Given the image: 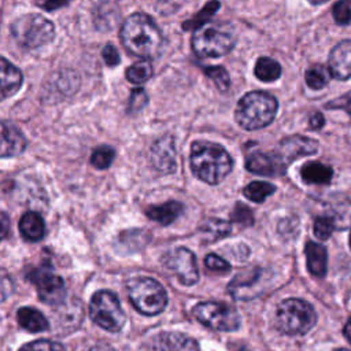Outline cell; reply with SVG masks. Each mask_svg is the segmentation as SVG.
I'll return each mask as SVG.
<instances>
[{
    "label": "cell",
    "mask_w": 351,
    "mask_h": 351,
    "mask_svg": "<svg viewBox=\"0 0 351 351\" xmlns=\"http://www.w3.org/2000/svg\"><path fill=\"white\" fill-rule=\"evenodd\" d=\"M287 162L278 152H254L245 160L248 171L261 176H282L287 170Z\"/></svg>",
    "instance_id": "cell-13"
},
{
    "label": "cell",
    "mask_w": 351,
    "mask_h": 351,
    "mask_svg": "<svg viewBox=\"0 0 351 351\" xmlns=\"http://www.w3.org/2000/svg\"><path fill=\"white\" fill-rule=\"evenodd\" d=\"M10 32L12 38L23 49H36L52 41L55 37V26L47 18L38 14H26L16 18Z\"/></svg>",
    "instance_id": "cell-5"
},
{
    "label": "cell",
    "mask_w": 351,
    "mask_h": 351,
    "mask_svg": "<svg viewBox=\"0 0 351 351\" xmlns=\"http://www.w3.org/2000/svg\"><path fill=\"white\" fill-rule=\"evenodd\" d=\"M155 351H199L195 339L180 332H160L152 339Z\"/></svg>",
    "instance_id": "cell-15"
},
{
    "label": "cell",
    "mask_w": 351,
    "mask_h": 351,
    "mask_svg": "<svg viewBox=\"0 0 351 351\" xmlns=\"http://www.w3.org/2000/svg\"><path fill=\"white\" fill-rule=\"evenodd\" d=\"M115 156V151L108 145L97 147L90 155V165L99 170H104L110 167Z\"/></svg>",
    "instance_id": "cell-32"
},
{
    "label": "cell",
    "mask_w": 351,
    "mask_h": 351,
    "mask_svg": "<svg viewBox=\"0 0 351 351\" xmlns=\"http://www.w3.org/2000/svg\"><path fill=\"white\" fill-rule=\"evenodd\" d=\"M314 234L319 240H328L335 230V222L329 217H317L313 225Z\"/></svg>",
    "instance_id": "cell-36"
},
{
    "label": "cell",
    "mask_w": 351,
    "mask_h": 351,
    "mask_svg": "<svg viewBox=\"0 0 351 351\" xmlns=\"http://www.w3.org/2000/svg\"><path fill=\"white\" fill-rule=\"evenodd\" d=\"M184 211V206L180 202H166L159 206H151L145 210V214L149 219L160 223V225H170L174 222Z\"/></svg>",
    "instance_id": "cell-20"
},
{
    "label": "cell",
    "mask_w": 351,
    "mask_h": 351,
    "mask_svg": "<svg viewBox=\"0 0 351 351\" xmlns=\"http://www.w3.org/2000/svg\"><path fill=\"white\" fill-rule=\"evenodd\" d=\"M163 266L171 270L182 285H193L199 281V269L193 252L178 247L163 256Z\"/></svg>",
    "instance_id": "cell-11"
},
{
    "label": "cell",
    "mask_w": 351,
    "mask_h": 351,
    "mask_svg": "<svg viewBox=\"0 0 351 351\" xmlns=\"http://www.w3.org/2000/svg\"><path fill=\"white\" fill-rule=\"evenodd\" d=\"M204 74L217 85V88L222 92H226L230 86V78L228 71L222 66H210L203 69Z\"/></svg>",
    "instance_id": "cell-34"
},
{
    "label": "cell",
    "mask_w": 351,
    "mask_h": 351,
    "mask_svg": "<svg viewBox=\"0 0 351 351\" xmlns=\"http://www.w3.org/2000/svg\"><path fill=\"white\" fill-rule=\"evenodd\" d=\"M329 71L336 80L351 78V40H343L335 45L329 55Z\"/></svg>",
    "instance_id": "cell-14"
},
{
    "label": "cell",
    "mask_w": 351,
    "mask_h": 351,
    "mask_svg": "<svg viewBox=\"0 0 351 351\" xmlns=\"http://www.w3.org/2000/svg\"><path fill=\"white\" fill-rule=\"evenodd\" d=\"M318 151V143L304 136H291L280 143L278 154L287 163L295 160L299 156L313 155Z\"/></svg>",
    "instance_id": "cell-16"
},
{
    "label": "cell",
    "mask_w": 351,
    "mask_h": 351,
    "mask_svg": "<svg viewBox=\"0 0 351 351\" xmlns=\"http://www.w3.org/2000/svg\"><path fill=\"white\" fill-rule=\"evenodd\" d=\"M274 192H276V186L266 181H252L243 189V195L248 200L255 203H262L263 200H266V197H269Z\"/></svg>",
    "instance_id": "cell-28"
},
{
    "label": "cell",
    "mask_w": 351,
    "mask_h": 351,
    "mask_svg": "<svg viewBox=\"0 0 351 351\" xmlns=\"http://www.w3.org/2000/svg\"><path fill=\"white\" fill-rule=\"evenodd\" d=\"M118 5L112 0H101L95 10V23L100 30H111L118 22Z\"/></svg>",
    "instance_id": "cell-24"
},
{
    "label": "cell",
    "mask_w": 351,
    "mask_h": 351,
    "mask_svg": "<svg viewBox=\"0 0 351 351\" xmlns=\"http://www.w3.org/2000/svg\"><path fill=\"white\" fill-rule=\"evenodd\" d=\"M119 37L129 53L143 59L154 58L160 51L163 43L156 23L147 14L141 12L132 14L123 21Z\"/></svg>",
    "instance_id": "cell-1"
},
{
    "label": "cell",
    "mask_w": 351,
    "mask_h": 351,
    "mask_svg": "<svg viewBox=\"0 0 351 351\" xmlns=\"http://www.w3.org/2000/svg\"><path fill=\"white\" fill-rule=\"evenodd\" d=\"M255 75L263 82H273L281 75V66L271 58H259L255 63Z\"/></svg>",
    "instance_id": "cell-27"
},
{
    "label": "cell",
    "mask_w": 351,
    "mask_h": 351,
    "mask_svg": "<svg viewBox=\"0 0 351 351\" xmlns=\"http://www.w3.org/2000/svg\"><path fill=\"white\" fill-rule=\"evenodd\" d=\"M19 232L27 241H40L45 234L43 217L34 211L25 213L19 219Z\"/></svg>",
    "instance_id": "cell-21"
},
{
    "label": "cell",
    "mask_w": 351,
    "mask_h": 351,
    "mask_svg": "<svg viewBox=\"0 0 351 351\" xmlns=\"http://www.w3.org/2000/svg\"><path fill=\"white\" fill-rule=\"evenodd\" d=\"M177 151L174 138L167 134L158 138L149 151V159L156 171L162 174H170L177 169Z\"/></svg>",
    "instance_id": "cell-12"
},
{
    "label": "cell",
    "mask_w": 351,
    "mask_h": 351,
    "mask_svg": "<svg viewBox=\"0 0 351 351\" xmlns=\"http://www.w3.org/2000/svg\"><path fill=\"white\" fill-rule=\"evenodd\" d=\"M132 304L144 315H156L167 306V292L162 284L151 277H134L128 282Z\"/></svg>",
    "instance_id": "cell-6"
},
{
    "label": "cell",
    "mask_w": 351,
    "mask_h": 351,
    "mask_svg": "<svg viewBox=\"0 0 351 351\" xmlns=\"http://www.w3.org/2000/svg\"><path fill=\"white\" fill-rule=\"evenodd\" d=\"M232 158L221 145L210 141H195L191 148L193 174L211 185L222 181L232 170Z\"/></svg>",
    "instance_id": "cell-2"
},
{
    "label": "cell",
    "mask_w": 351,
    "mask_h": 351,
    "mask_svg": "<svg viewBox=\"0 0 351 351\" xmlns=\"http://www.w3.org/2000/svg\"><path fill=\"white\" fill-rule=\"evenodd\" d=\"M70 1L71 0H34V3L45 11H53V10L62 8L67 5Z\"/></svg>",
    "instance_id": "cell-43"
},
{
    "label": "cell",
    "mask_w": 351,
    "mask_h": 351,
    "mask_svg": "<svg viewBox=\"0 0 351 351\" xmlns=\"http://www.w3.org/2000/svg\"><path fill=\"white\" fill-rule=\"evenodd\" d=\"M230 232H232L230 223L228 221L218 219V218H210L200 228V233H202L203 239L208 243H214L219 239H223Z\"/></svg>",
    "instance_id": "cell-26"
},
{
    "label": "cell",
    "mask_w": 351,
    "mask_h": 351,
    "mask_svg": "<svg viewBox=\"0 0 351 351\" xmlns=\"http://www.w3.org/2000/svg\"><path fill=\"white\" fill-rule=\"evenodd\" d=\"M204 265L207 269L213 271H219V273H228L232 269L230 263H228L223 258L218 256L217 254H208L204 258Z\"/></svg>",
    "instance_id": "cell-40"
},
{
    "label": "cell",
    "mask_w": 351,
    "mask_h": 351,
    "mask_svg": "<svg viewBox=\"0 0 351 351\" xmlns=\"http://www.w3.org/2000/svg\"><path fill=\"white\" fill-rule=\"evenodd\" d=\"M22 73L18 67L10 63L5 58L1 59V97H10L15 95L22 86Z\"/></svg>",
    "instance_id": "cell-22"
},
{
    "label": "cell",
    "mask_w": 351,
    "mask_h": 351,
    "mask_svg": "<svg viewBox=\"0 0 351 351\" xmlns=\"http://www.w3.org/2000/svg\"><path fill=\"white\" fill-rule=\"evenodd\" d=\"M310 3H313V4H322V3H325V1H328V0H308Z\"/></svg>",
    "instance_id": "cell-48"
},
{
    "label": "cell",
    "mask_w": 351,
    "mask_h": 351,
    "mask_svg": "<svg viewBox=\"0 0 351 351\" xmlns=\"http://www.w3.org/2000/svg\"><path fill=\"white\" fill-rule=\"evenodd\" d=\"M84 351H115V350L112 346H110L106 341H97V343L89 346L88 348H85Z\"/></svg>",
    "instance_id": "cell-45"
},
{
    "label": "cell",
    "mask_w": 351,
    "mask_h": 351,
    "mask_svg": "<svg viewBox=\"0 0 351 351\" xmlns=\"http://www.w3.org/2000/svg\"><path fill=\"white\" fill-rule=\"evenodd\" d=\"M307 269L315 277H324L328 270V252L322 244L307 241L304 247Z\"/></svg>",
    "instance_id": "cell-18"
},
{
    "label": "cell",
    "mask_w": 351,
    "mask_h": 351,
    "mask_svg": "<svg viewBox=\"0 0 351 351\" xmlns=\"http://www.w3.org/2000/svg\"><path fill=\"white\" fill-rule=\"evenodd\" d=\"M328 110H332V108H340V110H344L346 112H348L350 118H351V92L329 101L326 106H325Z\"/></svg>",
    "instance_id": "cell-41"
},
{
    "label": "cell",
    "mask_w": 351,
    "mask_h": 351,
    "mask_svg": "<svg viewBox=\"0 0 351 351\" xmlns=\"http://www.w3.org/2000/svg\"><path fill=\"white\" fill-rule=\"evenodd\" d=\"M26 148V138L12 123L1 122V158L18 156Z\"/></svg>",
    "instance_id": "cell-17"
},
{
    "label": "cell",
    "mask_w": 351,
    "mask_h": 351,
    "mask_svg": "<svg viewBox=\"0 0 351 351\" xmlns=\"http://www.w3.org/2000/svg\"><path fill=\"white\" fill-rule=\"evenodd\" d=\"M27 280L36 285L40 300L49 306H59L66 299V287L62 277L53 274L49 269L34 267L26 274Z\"/></svg>",
    "instance_id": "cell-10"
},
{
    "label": "cell",
    "mask_w": 351,
    "mask_h": 351,
    "mask_svg": "<svg viewBox=\"0 0 351 351\" xmlns=\"http://www.w3.org/2000/svg\"><path fill=\"white\" fill-rule=\"evenodd\" d=\"M343 333H344V336L347 337V340H348L350 344H351V318L347 319V322H346V325H344V329H343Z\"/></svg>",
    "instance_id": "cell-47"
},
{
    "label": "cell",
    "mask_w": 351,
    "mask_h": 351,
    "mask_svg": "<svg viewBox=\"0 0 351 351\" xmlns=\"http://www.w3.org/2000/svg\"><path fill=\"white\" fill-rule=\"evenodd\" d=\"M219 7H221V3L218 0L208 1L197 14H195L189 21H185L182 23V29L191 30V29H199L204 26V23L210 21V18L219 10Z\"/></svg>",
    "instance_id": "cell-29"
},
{
    "label": "cell",
    "mask_w": 351,
    "mask_h": 351,
    "mask_svg": "<svg viewBox=\"0 0 351 351\" xmlns=\"http://www.w3.org/2000/svg\"><path fill=\"white\" fill-rule=\"evenodd\" d=\"M333 18L339 25H348L351 22V0H337L332 8Z\"/></svg>",
    "instance_id": "cell-37"
},
{
    "label": "cell",
    "mask_w": 351,
    "mask_h": 351,
    "mask_svg": "<svg viewBox=\"0 0 351 351\" xmlns=\"http://www.w3.org/2000/svg\"><path fill=\"white\" fill-rule=\"evenodd\" d=\"M89 317L96 325L108 332H119L126 321L118 298L106 289L95 292L90 298Z\"/></svg>",
    "instance_id": "cell-8"
},
{
    "label": "cell",
    "mask_w": 351,
    "mask_h": 351,
    "mask_svg": "<svg viewBox=\"0 0 351 351\" xmlns=\"http://www.w3.org/2000/svg\"><path fill=\"white\" fill-rule=\"evenodd\" d=\"M308 123H310V128H311V129L318 130V129H321V128L324 126L325 118H324L322 114L314 112V114H311V117H310V119H308Z\"/></svg>",
    "instance_id": "cell-44"
},
{
    "label": "cell",
    "mask_w": 351,
    "mask_h": 351,
    "mask_svg": "<svg viewBox=\"0 0 351 351\" xmlns=\"http://www.w3.org/2000/svg\"><path fill=\"white\" fill-rule=\"evenodd\" d=\"M149 240V233L145 232V229H133V230H126L122 234H119V243L121 244H128V250H132V243L136 244L137 250L144 247Z\"/></svg>",
    "instance_id": "cell-33"
},
{
    "label": "cell",
    "mask_w": 351,
    "mask_h": 351,
    "mask_svg": "<svg viewBox=\"0 0 351 351\" xmlns=\"http://www.w3.org/2000/svg\"><path fill=\"white\" fill-rule=\"evenodd\" d=\"M262 277V269L259 267H250L248 270L240 271L228 285V291L233 295L236 299H245V291L251 287H255V284Z\"/></svg>",
    "instance_id": "cell-19"
},
{
    "label": "cell",
    "mask_w": 351,
    "mask_h": 351,
    "mask_svg": "<svg viewBox=\"0 0 351 351\" xmlns=\"http://www.w3.org/2000/svg\"><path fill=\"white\" fill-rule=\"evenodd\" d=\"M101 56H103L106 64L110 66V67L117 66V64L119 63V60H121V56H119L118 49H117L114 45H111V44L104 45V48H103V51H101Z\"/></svg>",
    "instance_id": "cell-42"
},
{
    "label": "cell",
    "mask_w": 351,
    "mask_h": 351,
    "mask_svg": "<svg viewBox=\"0 0 351 351\" xmlns=\"http://www.w3.org/2000/svg\"><path fill=\"white\" fill-rule=\"evenodd\" d=\"M232 221L239 222L244 226H250L254 223V214L251 211V208L243 203H236L232 214H230Z\"/></svg>",
    "instance_id": "cell-38"
},
{
    "label": "cell",
    "mask_w": 351,
    "mask_h": 351,
    "mask_svg": "<svg viewBox=\"0 0 351 351\" xmlns=\"http://www.w3.org/2000/svg\"><path fill=\"white\" fill-rule=\"evenodd\" d=\"M1 223H3V239H5L8 233V217L5 213H1Z\"/></svg>",
    "instance_id": "cell-46"
},
{
    "label": "cell",
    "mask_w": 351,
    "mask_h": 351,
    "mask_svg": "<svg viewBox=\"0 0 351 351\" xmlns=\"http://www.w3.org/2000/svg\"><path fill=\"white\" fill-rule=\"evenodd\" d=\"M152 75V64L148 59L136 62L126 70V78L132 84H143Z\"/></svg>",
    "instance_id": "cell-31"
},
{
    "label": "cell",
    "mask_w": 351,
    "mask_h": 351,
    "mask_svg": "<svg viewBox=\"0 0 351 351\" xmlns=\"http://www.w3.org/2000/svg\"><path fill=\"white\" fill-rule=\"evenodd\" d=\"M18 324L27 332H43L49 328V322L45 315L33 307H21L16 313Z\"/></svg>",
    "instance_id": "cell-23"
},
{
    "label": "cell",
    "mask_w": 351,
    "mask_h": 351,
    "mask_svg": "<svg viewBox=\"0 0 351 351\" xmlns=\"http://www.w3.org/2000/svg\"><path fill=\"white\" fill-rule=\"evenodd\" d=\"M317 322L315 310L310 303L298 298L282 300L274 314L276 328L289 336L306 335Z\"/></svg>",
    "instance_id": "cell-4"
},
{
    "label": "cell",
    "mask_w": 351,
    "mask_h": 351,
    "mask_svg": "<svg viewBox=\"0 0 351 351\" xmlns=\"http://www.w3.org/2000/svg\"><path fill=\"white\" fill-rule=\"evenodd\" d=\"M330 75L332 74H330L329 69H326L322 64H314L307 69V71L304 74V80H306V84L311 89H322L329 82Z\"/></svg>",
    "instance_id": "cell-30"
},
{
    "label": "cell",
    "mask_w": 351,
    "mask_h": 351,
    "mask_svg": "<svg viewBox=\"0 0 351 351\" xmlns=\"http://www.w3.org/2000/svg\"><path fill=\"white\" fill-rule=\"evenodd\" d=\"M193 317L214 330L233 332L241 325V318L237 310L222 302H202L192 310Z\"/></svg>",
    "instance_id": "cell-9"
},
{
    "label": "cell",
    "mask_w": 351,
    "mask_h": 351,
    "mask_svg": "<svg viewBox=\"0 0 351 351\" xmlns=\"http://www.w3.org/2000/svg\"><path fill=\"white\" fill-rule=\"evenodd\" d=\"M278 108L277 99L267 92H250L236 107V121L245 130H256L273 122Z\"/></svg>",
    "instance_id": "cell-3"
},
{
    "label": "cell",
    "mask_w": 351,
    "mask_h": 351,
    "mask_svg": "<svg viewBox=\"0 0 351 351\" xmlns=\"http://www.w3.org/2000/svg\"><path fill=\"white\" fill-rule=\"evenodd\" d=\"M236 38L228 29L217 25H204L195 30L191 45L193 52L200 58H218L230 52Z\"/></svg>",
    "instance_id": "cell-7"
},
{
    "label": "cell",
    "mask_w": 351,
    "mask_h": 351,
    "mask_svg": "<svg viewBox=\"0 0 351 351\" xmlns=\"http://www.w3.org/2000/svg\"><path fill=\"white\" fill-rule=\"evenodd\" d=\"M300 176L306 184H329L333 177V170L319 162H307L302 166Z\"/></svg>",
    "instance_id": "cell-25"
},
{
    "label": "cell",
    "mask_w": 351,
    "mask_h": 351,
    "mask_svg": "<svg viewBox=\"0 0 351 351\" xmlns=\"http://www.w3.org/2000/svg\"><path fill=\"white\" fill-rule=\"evenodd\" d=\"M336 351H350V350H346V348H339V350H336Z\"/></svg>",
    "instance_id": "cell-49"
},
{
    "label": "cell",
    "mask_w": 351,
    "mask_h": 351,
    "mask_svg": "<svg viewBox=\"0 0 351 351\" xmlns=\"http://www.w3.org/2000/svg\"><path fill=\"white\" fill-rule=\"evenodd\" d=\"M19 351H66L64 347L53 340L48 339H38L30 343L23 344Z\"/></svg>",
    "instance_id": "cell-35"
},
{
    "label": "cell",
    "mask_w": 351,
    "mask_h": 351,
    "mask_svg": "<svg viewBox=\"0 0 351 351\" xmlns=\"http://www.w3.org/2000/svg\"><path fill=\"white\" fill-rule=\"evenodd\" d=\"M147 101H148V96L144 89L141 88L133 89L129 97V112H138L145 107Z\"/></svg>",
    "instance_id": "cell-39"
},
{
    "label": "cell",
    "mask_w": 351,
    "mask_h": 351,
    "mask_svg": "<svg viewBox=\"0 0 351 351\" xmlns=\"http://www.w3.org/2000/svg\"><path fill=\"white\" fill-rule=\"evenodd\" d=\"M350 248H351V233H350Z\"/></svg>",
    "instance_id": "cell-50"
}]
</instances>
